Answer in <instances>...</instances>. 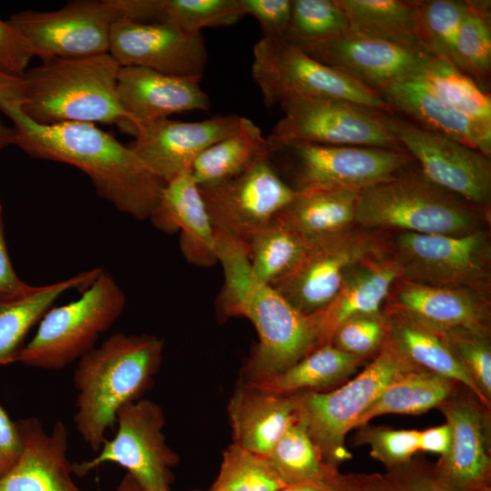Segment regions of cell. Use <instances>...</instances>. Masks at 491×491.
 <instances>
[{
    "mask_svg": "<svg viewBox=\"0 0 491 491\" xmlns=\"http://www.w3.org/2000/svg\"><path fill=\"white\" fill-rule=\"evenodd\" d=\"M416 77L445 104L491 128L490 95L454 64L433 57Z\"/></svg>",
    "mask_w": 491,
    "mask_h": 491,
    "instance_id": "37",
    "label": "cell"
},
{
    "mask_svg": "<svg viewBox=\"0 0 491 491\" xmlns=\"http://www.w3.org/2000/svg\"><path fill=\"white\" fill-rule=\"evenodd\" d=\"M103 270L95 267L45 286L25 284L13 293L0 296V366L14 363L29 330L60 296L71 289L86 288Z\"/></svg>",
    "mask_w": 491,
    "mask_h": 491,
    "instance_id": "28",
    "label": "cell"
},
{
    "mask_svg": "<svg viewBox=\"0 0 491 491\" xmlns=\"http://www.w3.org/2000/svg\"><path fill=\"white\" fill-rule=\"evenodd\" d=\"M266 138L268 158L285 163L292 178L288 185L296 193L360 192L390 180L415 162L406 151Z\"/></svg>",
    "mask_w": 491,
    "mask_h": 491,
    "instance_id": "8",
    "label": "cell"
},
{
    "mask_svg": "<svg viewBox=\"0 0 491 491\" xmlns=\"http://www.w3.org/2000/svg\"><path fill=\"white\" fill-rule=\"evenodd\" d=\"M25 284L15 271L8 254L5 236L3 206L0 199V296L13 293Z\"/></svg>",
    "mask_w": 491,
    "mask_h": 491,
    "instance_id": "51",
    "label": "cell"
},
{
    "mask_svg": "<svg viewBox=\"0 0 491 491\" xmlns=\"http://www.w3.org/2000/svg\"><path fill=\"white\" fill-rule=\"evenodd\" d=\"M164 342L152 335L115 333L79 360L74 423L84 442L97 453L115 429L116 414L140 399L159 369Z\"/></svg>",
    "mask_w": 491,
    "mask_h": 491,
    "instance_id": "2",
    "label": "cell"
},
{
    "mask_svg": "<svg viewBox=\"0 0 491 491\" xmlns=\"http://www.w3.org/2000/svg\"><path fill=\"white\" fill-rule=\"evenodd\" d=\"M279 105L284 116L269 138L406 151L389 130L386 113L346 101L298 95L285 98Z\"/></svg>",
    "mask_w": 491,
    "mask_h": 491,
    "instance_id": "13",
    "label": "cell"
},
{
    "mask_svg": "<svg viewBox=\"0 0 491 491\" xmlns=\"http://www.w3.org/2000/svg\"><path fill=\"white\" fill-rule=\"evenodd\" d=\"M467 2L469 9L455 41L454 65L476 81H486L491 71L490 5Z\"/></svg>",
    "mask_w": 491,
    "mask_h": 491,
    "instance_id": "40",
    "label": "cell"
},
{
    "mask_svg": "<svg viewBox=\"0 0 491 491\" xmlns=\"http://www.w3.org/2000/svg\"><path fill=\"white\" fill-rule=\"evenodd\" d=\"M438 408L452 438L448 452L433 466L436 476L452 491H491L490 408L470 391L459 390Z\"/></svg>",
    "mask_w": 491,
    "mask_h": 491,
    "instance_id": "18",
    "label": "cell"
},
{
    "mask_svg": "<svg viewBox=\"0 0 491 491\" xmlns=\"http://www.w3.org/2000/svg\"><path fill=\"white\" fill-rule=\"evenodd\" d=\"M435 330L468 374L485 405L491 408L490 334L464 328Z\"/></svg>",
    "mask_w": 491,
    "mask_h": 491,
    "instance_id": "43",
    "label": "cell"
},
{
    "mask_svg": "<svg viewBox=\"0 0 491 491\" xmlns=\"http://www.w3.org/2000/svg\"><path fill=\"white\" fill-rule=\"evenodd\" d=\"M23 441L16 424L0 405V479L18 462Z\"/></svg>",
    "mask_w": 491,
    "mask_h": 491,
    "instance_id": "49",
    "label": "cell"
},
{
    "mask_svg": "<svg viewBox=\"0 0 491 491\" xmlns=\"http://www.w3.org/2000/svg\"><path fill=\"white\" fill-rule=\"evenodd\" d=\"M108 54L120 65L202 79L207 50L201 33H187L161 23L115 19L110 30Z\"/></svg>",
    "mask_w": 491,
    "mask_h": 491,
    "instance_id": "17",
    "label": "cell"
},
{
    "mask_svg": "<svg viewBox=\"0 0 491 491\" xmlns=\"http://www.w3.org/2000/svg\"><path fill=\"white\" fill-rule=\"evenodd\" d=\"M358 194L344 189L296 192L277 216L310 241L356 225Z\"/></svg>",
    "mask_w": 491,
    "mask_h": 491,
    "instance_id": "33",
    "label": "cell"
},
{
    "mask_svg": "<svg viewBox=\"0 0 491 491\" xmlns=\"http://www.w3.org/2000/svg\"><path fill=\"white\" fill-rule=\"evenodd\" d=\"M386 337L383 314L359 316L344 322L329 343L347 354L368 359L380 350Z\"/></svg>",
    "mask_w": 491,
    "mask_h": 491,
    "instance_id": "45",
    "label": "cell"
},
{
    "mask_svg": "<svg viewBox=\"0 0 491 491\" xmlns=\"http://www.w3.org/2000/svg\"><path fill=\"white\" fill-rule=\"evenodd\" d=\"M388 248L399 278L490 293L491 242L487 228L460 236L390 233Z\"/></svg>",
    "mask_w": 491,
    "mask_h": 491,
    "instance_id": "10",
    "label": "cell"
},
{
    "mask_svg": "<svg viewBox=\"0 0 491 491\" xmlns=\"http://www.w3.org/2000/svg\"><path fill=\"white\" fill-rule=\"evenodd\" d=\"M165 423L162 408L151 400L123 406L114 437L105 441L94 458L71 464L72 473L84 476L105 463H115L128 471L142 491H169L171 467L178 456L165 443Z\"/></svg>",
    "mask_w": 491,
    "mask_h": 491,
    "instance_id": "12",
    "label": "cell"
},
{
    "mask_svg": "<svg viewBox=\"0 0 491 491\" xmlns=\"http://www.w3.org/2000/svg\"><path fill=\"white\" fill-rule=\"evenodd\" d=\"M20 105L0 101V110L13 122L15 145L32 157L79 168L117 210L138 220L150 218L165 183L131 147L93 123L36 124Z\"/></svg>",
    "mask_w": 491,
    "mask_h": 491,
    "instance_id": "1",
    "label": "cell"
},
{
    "mask_svg": "<svg viewBox=\"0 0 491 491\" xmlns=\"http://www.w3.org/2000/svg\"><path fill=\"white\" fill-rule=\"evenodd\" d=\"M384 306L399 310L435 329L464 328L490 334V293L433 286L397 278Z\"/></svg>",
    "mask_w": 491,
    "mask_h": 491,
    "instance_id": "21",
    "label": "cell"
},
{
    "mask_svg": "<svg viewBox=\"0 0 491 491\" xmlns=\"http://www.w3.org/2000/svg\"><path fill=\"white\" fill-rule=\"evenodd\" d=\"M358 491H395L385 475L360 474V487Z\"/></svg>",
    "mask_w": 491,
    "mask_h": 491,
    "instance_id": "54",
    "label": "cell"
},
{
    "mask_svg": "<svg viewBox=\"0 0 491 491\" xmlns=\"http://www.w3.org/2000/svg\"><path fill=\"white\" fill-rule=\"evenodd\" d=\"M336 1L346 15L350 33L424 50L417 38L416 12L411 1Z\"/></svg>",
    "mask_w": 491,
    "mask_h": 491,
    "instance_id": "35",
    "label": "cell"
},
{
    "mask_svg": "<svg viewBox=\"0 0 491 491\" xmlns=\"http://www.w3.org/2000/svg\"><path fill=\"white\" fill-rule=\"evenodd\" d=\"M118 17L115 0H80L51 12L21 11L7 23L34 56L84 57L108 53L111 25Z\"/></svg>",
    "mask_w": 491,
    "mask_h": 491,
    "instance_id": "14",
    "label": "cell"
},
{
    "mask_svg": "<svg viewBox=\"0 0 491 491\" xmlns=\"http://www.w3.org/2000/svg\"><path fill=\"white\" fill-rule=\"evenodd\" d=\"M149 219L165 232L180 230V248L190 263L209 266L218 261L215 230L191 171L165 185Z\"/></svg>",
    "mask_w": 491,
    "mask_h": 491,
    "instance_id": "24",
    "label": "cell"
},
{
    "mask_svg": "<svg viewBox=\"0 0 491 491\" xmlns=\"http://www.w3.org/2000/svg\"><path fill=\"white\" fill-rule=\"evenodd\" d=\"M289 42L378 94L397 81L416 76L433 58L424 50L350 32L321 42Z\"/></svg>",
    "mask_w": 491,
    "mask_h": 491,
    "instance_id": "19",
    "label": "cell"
},
{
    "mask_svg": "<svg viewBox=\"0 0 491 491\" xmlns=\"http://www.w3.org/2000/svg\"><path fill=\"white\" fill-rule=\"evenodd\" d=\"M116 491H142L135 480L126 474L121 480Z\"/></svg>",
    "mask_w": 491,
    "mask_h": 491,
    "instance_id": "55",
    "label": "cell"
},
{
    "mask_svg": "<svg viewBox=\"0 0 491 491\" xmlns=\"http://www.w3.org/2000/svg\"><path fill=\"white\" fill-rule=\"evenodd\" d=\"M398 277V268L389 250L353 266L328 305L312 314L320 346L329 343L335 331L346 320L381 314Z\"/></svg>",
    "mask_w": 491,
    "mask_h": 491,
    "instance_id": "25",
    "label": "cell"
},
{
    "mask_svg": "<svg viewBox=\"0 0 491 491\" xmlns=\"http://www.w3.org/2000/svg\"><path fill=\"white\" fill-rule=\"evenodd\" d=\"M25 71L23 113L39 125L102 123L134 135L117 95L120 65L108 54L44 57Z\"/></svg>",
    "mask_w": 491,
    "mask_h": 491,
    "instance_id": "3",
    "label": "cell"
},
{
    "mask_svg": "<svg viewBox=\"0 0 491 491\" xmlns=\"http://www.w3.org/2000/svg\"><path fill=\"white\" fill-rule=\"evenodd\" d=\"M267 458L287 486L322 483L341 474L324 461L298 420L276 442Z\"/></svg>",
    "mask_w": 491,
    "mask_h": 491,
    "instance_id": "38",
    "label": "cell"
},
{
    "mask_svg": "<svg viewBox=\"0 0 491 491\" xmlns=\"http://www.w3.org/2000/svg\"><path fill=\"white\" fill-rule=\"evenodd\" d=\"M286 486L267 456L233 443L223 453L211 491H281Z\"/></svg>",
    "mask_w": 491,
    "mask_h": 491,
    "instance_id": "41",
    "label": "cell"
},
{
    "mask_svg": "<svg viewBox=\"0 0 491 491\" xmlns=\"http://www.w3.org/2000/svg\"><path fill=\"white\" fill-rule=\"evenodd\" d=\"M366 360L343 352L331 343H326L269 379L245 383L279 395L317 391L346 380Z\"/></svg>",
    "mask_w": 491,
    "mask_h": 491,
    "instance_id": "32",
    "label": "cell"
},
{
    "mask_svg": "<svg viewBox=\"0 0 491 491\" xmlns=\"http://www.w3.org/2000/svg\"><path fill=\"white\" fill-rule=\"evenodd\" d=\"M228 414L234 443L267 456L298 420L296 395L274 394L244 382L229 401Z\"/></svg>",
    "mask_w": 491,
    "mask_h": 491,
    "instance_id": "27",
    "label": "cell"
},
{
    "mask_svg": "<svg viewBox=\"0 0 491 491\" xmlns=\"http://www.w3.org/2000/svg\"><path fill=\"white\" fill-rule=\"evenodd\" d=\"M242 116L219 115L197 122L168 118L139 124L131 148L164 183L191 171L196 158L231 134Z\"/></svg>",
    "mask_w": 491,
    "mask_h": 491,
    "instance_id": "20",
    "label": "cell"
},
{
    "mask_svg": "<svg viewBox=\"0 0 491 491\" xmlns=\"http://www.w3.org/2000/svg\"><path fill=\"white\" fill-rule=\"evenodd\" d=\"M490 212L427 179L415 161L359 192L355 224L388 232L460 236L487 228Z\"/></svg>",
    "mask_w": 491,
    "mask_h": 491,
    "instance_id": "5",
    "label": "cell"
},
{
    "mask_svg": "<svg viewBox=\"0 0 491 491\" xmlns=\"http://www.w3.org/2000/svg\"><path fill=\"white\" fill-rule=\"evenodd\" d=\"M385 476L395 491H452L439 480L432 466L413 458L387 468Z\"/></svg>",
    "mask_w": 491,
    "mask_h": 491,
    "instance_id": "47",
    "label": "cell"
},
{
    "mask_svg": "<svg viewBox=\"0 0 491 491\" xmlns=\"http://www.w3.org/2000/svg\"><path fill=\"white\" fill-rule=\"evenodd\" d=\"M416 35L431 56L454 64V47L459 26L469 9L467 1L413 0Z\"/></svg>",
    "mask_w": 491,
    "mask_h": 491,
    "instance_id": "39",
    "label": "cell"
},
{
    "mask_svg": "<svg viewBox=\"0 0 491 491\" xmlns=\"http://www.w3.org/2000/svg\"><path fill=\"white\" fill-rule=\"evenodd\" d=\"M451 438L447 423L419 431L418 450L445 456L449 450Z\"/></svg>",
    "mask_w": 491,
    "mask_h": 491,
    "instance_id": "52",
    "label": "cell"
},
{
    "mask_svg": "<svg viewBox=\"0 0 491 491\" xmlns=\"http://www.w3.org/2000/svg\"><path fill=\"white\" fill-rule=\"evenodd\" d=\"M31 50L19 34L0 19V71L23 77L30 59Z\"/></svg>",
    "mask_w": 491,
    "mask_h": 491,
    "instance_id": "48",
    "label": "cell"
},
{
    "mask_svg": "<svg viewBox=\"0 0 491 491\" xmlns=\"http://www.w3.org/2000/svg\"><path fill=\"white\" fill-rule=\"evenodd\" d=\"M200 79L167 75L136 67H120L117 76L119 103L135 134L139 124L173 114L210 109V98Z\"/></svg>",
    "mask_w": 491,
    "mask_h": 491,
    "instance_id": "22",
    "label": "cell"
},
{
    "mask_svg": "<svg viewBox=\"0 0 491 491\" xmlns=\"http://www.w3.org/2000/svg\"><path fill=\"white\" fill-rule=\"evenodd\" d=\"M307 243L276 215L247 243L253 276L273 285L298 264Z\"/></svg>",
    "mask_w": 491,
    "mask_h": 491,
    "instance_id": "36",
    "label": "cell"
},
{
    "mask_svg": "<svg viewBox=\"0 0 491 491\" xmlns=\"http://www.w3.org/2000/svg\"><path fill=\"white\" fill-rule=\"evenodd\" d=\"M379 95L393 112L412 119L411 123L456 140L490 157L491 128L445 104L417 77L397 81Z\"/></svg>",
    "mask_w": 491,
    "mask_h": 491,
    "instance_id": "26",
    "label": "cell"
},
{
    "mask_svg": "<svg viewBox=\"0 0 491 491\" xmlns=\"http://www.w3.org/2000/svg\"><path fill=\"white\" fill-rule=\"evenodd\" d=\"M170 491V490H169Z\"/></svg>",
    "mask_w": 491,
    "mask_h": 491,
    "instance_id": "56",
    "label": "cell"
},
{
    "mask_svg": "<svg viewBox=\"0 0 491 491\" xmlns=\"http://www.w3.org/2000/svg\"><path fill=\"white\" fill-rule=\"evenodd\" d=\"M454 380L415 369L391 383L357 419L355 428L386 414L419 415L438 407L457 390Z\"/></svg>",
    "mask_w": 491,
    "mask_h": 491,
    "instance_id": "34",
    "label": "cell"
},
{
    "mask_svg": "<svg viewBox=\"0 0 491 491\" xmlns=\"http://www.w3.org/2000/svg\"><path fill=\"white\" fill-rule=\"evenodd\" d=\"M415 369L421 368L386 336L372 361L346 384L329 392L296 394L298 421L329 466L338 469L340 464L352 457L345 444L347 433L391 383Z\"/></svg>",
    "mask_w": 491,
    "mask_h": 491,
    "instance_id": "6",
    "label": "cell"
},
{
    "mask_svg": "<svg viewBox=\"0 0 491 491\" xmlns=\"http://www.w3.org/2000/svg\"><path fill=\"white\" fill-rule=\"evenodd\" d=\"M199 190L215 230L246 244L296 195L268 158L235 178Z\"/></svg>",
    "mask_w": 491,
    "mask_h": 491,
    "instance_id": "16",
    "label": "cell"
},
{
    "mask_svg": "<svg viewBox=\"0 0 491 491\" xmlns=\"http://www.w3.org/2000/svg\"><path fill=\"white\" fill-rule=\"evenodd\" d=\"M269 145L261 128L241 118L227 136L205 149L195 161L191 174L199 187L235 178L268 158Z\"/></svg>",
    "mask_w": 491,
    "mask_h": 491,
    "instance_id": "31",
    "label": "cell"
},
{
    "mask_svg": "<svg viewBox=\"0 0 491 491\" xmlns=\"http://www.w3.org/2000/svg\"><path fill=\"white\" fill-rule=\"evenodd\" d=\"M382 314L387 338L412 364L456 381L485 405L474 382L436 330L391 307L384 306Z\"/></svg>",
    "mask_w": 491,
    "mask_h": 491,
    "instance_id": "29",
    "label": "cell"
},
{
    "mask_svg": "<svg viewBox=\"0 0 491 491\" xmlns=\"http://www.w3.org/2000/svg\"><path fill=\"white\" fill-rule=\"evenodd\" d=\"M350 32L343 9L336 0H292L289 30L292 42H321Z\"/></svg>",
    "mask_w": 491,
    "mask_h": 491,
    "instance_id": "42",
    "label": "cell"
},
{
    "mask_svg": "<svg viewBox=\"0 0 491 491\" xmlns=\"http://www.w3.org/2000/svg\"><path fill=\"white\" fill-rule=\"evenodd\" d=\"M224 271L225 313L249 319L258 336L244 382L269 379L320 346L313 316L300 312L271 286L256 279L248 261L230 263Z\"/></svg>",
    "mask_w": 491,
    "mask_h": 491,
    "instance_id": "4",
    "label": "cell"
},
{
    "mask_svg": "<svg viewBox=\"0 0 491 491\" xmlns=\"http://www.w3.org/2000/svg\"><path fill=\"white\" fill-rule=\"evenodd\" d=\"M121 16L161 23L187 33L232 25L245 16L239 0H115Z\"/></svg>",
    "mask_w": 491,
    "mask_h": 491,
    "instance_id": "30",
    "label": "cell"
},
{
    "mask_svg": "<svg viewBox=\"0 0 491 491\" xmlns=\"http://www.w3.org/2000/svg\"><path fill=\"white\" fill-rule=\"evenodd\" d=\"M386 121L427 179L490 212V157L456 140L426 130L394 112L386 114Z\"/></svg>",
    "mask_w": 491,
    "mask_h": 491,
    "instance_id": "15",
    "label": "cell"
},
{
    "mask_svg": "<svg viewBox=\"0 0 491 491\" xmlns=\"http://www.w3.org/2000/svg\"><path fill=\"white\" fill-rule=\"evenodd\" d=\"M360 475H342L322 483H302L286 486L281 491H358Z\"/></svg>",
    "mask_w": 491,
    "mask_h": 491,
    "instance_id": "53",
    "label": "cell"
},
{
    "mask_svg": "<svg viewBox=\"0 0 491 491\" xmlns=\"http://www.w3.org/2000/svg\"><path fill=\"white\" fill-rule=\"evenodd\" d=\"M25 85L22 77H16L0 71V101L23 103ZM15 144L13 127L0 121V151Z\"/></svg>",
    "mask_w": 491,
    "mask_h": 491,
    "instance_id": "50",
    "label": "cell"
},
{
    "mask_svg": "<svg viewBox=\"0 0 491 491\" xmlns=\"http://www.w3.org/2000/svg\"><path fill=\"white\" fill-rule=\"evenodd\" d=\"M417 430L393 429L366 424L357 427L354 445H367L369 455L391 468L410 461L418 450Z\"/></svg>",
    "mask_w": 491,
    "mask_h": 491,
    "instance_id": "44",
    "label": "cell"
},
{
    "mask_svg": "<svg viewBox=\"0 0 491 491\" xmlns=\"http://www.w3.org/2000/svg\"><path fill=\"white\" fill-rule=\"evenodd\" d=\"M125 306L123 290L103 270L76 300L46 312L14 363L45 370L65 368L95 347L99 336L118 319Z\"/></svg>",
    "mask_w": 491,
    "mask_h": 491,
    "instance_id": "7",
    "label": "cell"
},
{
    "mask_svg": "<svg viewBox=\"0 0 491 491\" xmlns=\"http://www.w3.org/2000/svg\"><path fill=\"white\" fill-rule=\"evenodd\" d=\"M245 15L255 17L263 36L284 38L290 26L292 0H239Z\"/></svg>",
    "mask_w": 491,
    "mask_h": 491,
    "instance_id": "46",
    "label": "cell"
},
{
    "mask_svg": "<svg viewBox=\"0 0 491 491\" xmlns=\"http://www.w3.org/2000/svg\"><path fill=\"white\" fill-rule=\"evenodd\" d=\"M252 78L267 107L291 95L350 102L393 113L382 96L342 71L306 55L285 38L263 36L253 49Z\"/></svg>",
    "mask_w": 491,
    "mask_h": 491,
    "instance_id": "9",
    "label": "cell"
},
{
    "mask_svg": "<svg viewBox=\"0 0 491 491\" xmlns=\"http://www.w3.org/2000/svg\"><path fill=\"white\" fill-rule=\"evenodd\" d=\"M23 453L15 466L0 479V491H83L71 477L66 457L68 431L57 421L46 433L36 417L16 420Z\"/></svg>",
    "mask_w": 491,
    "mask_h": 491,
    "instance_id": "23",
    "label": "cell"
},
{
    "mask_svg": "<svg viewBox=\"0 0 491 491\" xmlns=\"http://www.w3.org/2000/svg\"><path fill=\"white\" fill-rule=\"evenodd\" d=\"M389 234L354 225L310 240L294 269L271 286L300 312L315 314L333 299L353 266L389 250Z\"/></svg>",
    "mask_w": 491,
    "mask_h": 491,
    "instance_id": "11",
    "label": "cell"
}]
</instances>
